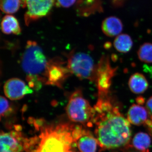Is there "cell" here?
<instances>
[{
    "mask_svg": "<svg viewBox=\"0 0 152 152\" xmlns=\"http://www.w3.org/2000/svg\"><path fill=\"white\" fill-rule=\"evenodd\" d=\"M94 106L95 134L102 150L115 149L128 145L132 137L130 123L120 111L110 92L98 95Z\"/></svg>",
    "mask_w": 152,
    "mask_h": 152,
    "instance_id": "obj_1",
    "label": "cell"
},
{
    "mask_svg": "<svg viewBox=\"0 0 152 152\" xmlns=\"http://www.w3.org/2000/svg\"><path fill=\"white\" fill-rule=\"evenodd\" d=\"M49 61L40 47L34 41L27 42L21 58V66L27 75L30 88L37 89L45 83V74Z\"/></svg>",
    "mask_w": 152,
    "mask_h": 152,
    "instance_id": "obj_2",
    "label": "cell"
},
{
    "mask_svg": "<svg viewBox=\"0 0 152 152\" xmlns=\"http://www.w3.org/2000/svg\"><path fill=\"white\" fill-rule=\"evenodd\" d=\"M74 128L68 124H61L45 129L40 141L34 152H68L74 142Z\"/></svg>",
    "mask_w": 152,
    "mask_h": 152,
    "instance_id": "obj_3",
    "label": "cell"
},
{
    "mask_svg": "<svg viewBox=\"0 0 152 152\" xmlns=\"http://www.w3.org/2000/svg\"><path fill=\"white\" fill-rule=\"evenodd\" d=\"M66 110L68 118L72 121L89 127L93 126L94 108L83 97L80 90H77L71 95Z\"/></svg>",
    "mask_w": 152,
    "mask_h": 152,
    "instance_id": "obj_4",
    "label": "cell"
},
{
    "mask_svg": "<svg viewBox=\"0 0 152 152\" xmlns=\"http://www.w3.org/2000/svg\"><path fill=\"white\" fill-rule=\"evenodd\" d=\"M67 66L71 74L81 80L95 81L97 66L89 55L81 52L71 53Z\"/></svg>",
    "mask_w": 152,
    "mask_h": 152,
    "instance_id": "obj_5",
    "label": "cell"
},
{
    "mask_svg": "<svg viewBox=\"0 0 152 152\" xmlns=\"http://www.w3.org/2000/svg\"><path fill=\"white\" fill-rule=\"evenodd\" d=\"M116 68L112 66L108 56H103L96 66L95 82L98 90V95L110 93L112 79L116 72Z\"/></svg>",
    "mask_w": 152,
    "mask_h": 152,
    "instance_id": "obj_6",
    "label": "cell"
},
{
    "mask_svg": "<svg viewBox=\"0 0 152 152\" xmlns=\"http://www.w3.org/2000/svg\"><path fill=\"white\" fill-rule=\"evenodd\" d=\"M64 62L58 58L49 61L45 74V84L61 88L63 83L71 74Z\"/></svg>",
    "mask_w": 152,
    "mask_h": 152,
    "instance_id": "obj_7",
    "label": "cell"
},
{
    "mask_svg": "<svg viewBox=\"0 0 152 152\" xmlns=\"http://www.w3.org/2000/svg\"><path fill=\"white\" fill-rule=\"evenodd\" d=\"M27 7L25 21L27 25L31 22L46 16L53 8L55 0H25Z\"/></svg>",
    "mask_w": 152,
    "mask_h": 152,
    "instance_id": "obj_8",
    "label": "cell"
},
{
    "mask_svg": "<svg viewBox=\"0 0 152 152\" xmlns=\"http://www.w3.org/2000/svg\"><path fill=\"white\" fill-rule=\"evenodd\" d=\"M27 142L25 141L20 133L18 132H1L0 152H23L28 146Z\"/></svg>",
    "mask_w": 152,
    "mask_h": 152,
    "instance_id": "obj_9",
    "label": "cell"
},
{
    "mask_svg": "<svg viewBox=\"0 0 152 152\" xmlns=\"http://www.w3.org/2000/svg\"><path fill=\"white\" fill-rule=\"evenodd\" d=\"M4 90L6 96L12 100L21 99L25 95L32 92L24 82L17 78L8 80L4 86Z\"/></svg>",
    "mask_w": 152,
    "mask_h": 152,
    "instance_id": "obj_10",
    "label": "cell"
},
{
    "mask_svg": "<svg viewBox=\"0 0 152 152\" xmlns=\"http://www.w3.org/2000/svg\"><path fill=\"white\" fill-rule=\"evenodd\" d=\"M149 118V116L147 109L139 104L132 105L128 110L127 116L129 122L136 126L145 125L150 119Z\"/></svg>",
    "mask_w": 152,
    "mask_h": 152,
    "instance_id": "obj_11",
    "label": "cell"
},
{
    "mask_svg": "<svg viewBox=\"0 0 152 152\" xmlns=\"http://www.w3.org/2000/svg\"><path fill=\"white\" fill-rule=\"evenodd\" d=\"M75 142L80 152H96L99 145L96 137L85 130H83L82 134Z\"/></svg>",
    "mask_w": 152,
    "mask_h": 152,
    "instance_id": "obj_12",
    "label": "cell"
},
{
    "mask_svg": "<svg viewBox=\"0 0 152 152\" xmlns=\"http://www.w3.org/2000/svg\"><path fill=\"white\" fill-rule=\"evenodd\" d=\"M102 29L104 34L107 37H117L122 31L123 23L121 20L117 17H108L103 21Z\"/></svg>",
    "mask_w": 152,
    "mask_h": 152,
    "instance_id": "obj_13",
    "label": "cell"
},
{
    "mask_svg": "<svg viewBox=\"0 0 152 152\" xmlns=\"http://www.w3.org/2000/svg\"><path fill=\"white\" fill-rule=\"evenodd\" d=\"M129 86L132 92L136 94H140L148 89L149 84L143 75L136 73L132 75L129 79Z\"/></svg>",
    "mask_w": 152,
    "mask_h": 152,
    "instance_id": "obj_14",
    "label": "cell"
},
{
    "mask_svg": "<svg viewBox=\"0 0 152 152\" xmlns=\"http://www.w3.org/2000/svg\"><path fill=\"white\" fill-rule=\"evenodd\" d=\"M151 140L149 135L140 132L137 133L132 141V147L140 152H149Z\"/></svg>",
    "mask_w": 152,
    "mask_h": 152,
    "instance_id": "obj_15",
    "label": "cell"
},
{
    "mask_svg": "<svg viewBox=\"0 0 152 152\" xmlns=\"http://www.w3.org/2000/svg\"><path fill=\"white\" fill-rule=\"evenodd\" d=\"M2 31L6 34L19 35L21 28L18 20L13 16L7 15L3 18L1 24Z\"/></svg>",
    "mask_w": 152,
    "mask_h": 152,
    "instance_id": "obj_16",
    "label": "cell"
},
{
    "mask_svg": "<svg viewBox=\"0 0 152 152\" xmlns=\"http://www.w3.org/2000/svg\"><path fill=\"white\" fill-rule=\"evenodd\" d=\"M113 44L115 49L118 52L127 53L131 50L133 42L130 36L127 34H121L116 37Z\"/></svg>",
    "mask_w": 152,
    "mask_h": 152,
    "instance_id": "obj_17",
    "label": "cell"
},
{
    "mask_svg": "<svg viewBox=\"0 0 152 152\" xmlns=\"http://www.w3.org/2000/svg\"><path fill=\"white\" fill-rule=\"evenodd\" d=\"M21 3V0H0V7L3 12L14 14L18 10Z\"/></svg>",
    "mask_w": 152,
    "mask_h": 152,
    "instance_id": "obj_18",
    "label": "cell"
},
{
    "mask_svg": "<svg viewBox=\"0 0 152 152\" xmlns=\"http://www.w3.org/2000/svg\"><path fill=\"white\" fill-rule=\"evenodd\" d=\"M140 61L146 63H152V44L145 43L142 45L137 52Z\"/></svg>",
    "mask_w": 152,
    "mask_h": 152,
    "instance_id": "obj_19",
    "label": "cell"
},
{
    "mask_svg": "<svg viewBox=\"0 0 152 152\" xmlns=\"http://www.w3.org/2000/svg\"><path fill=\"white\" fill-rule=\"evenodd\" d=\"M12 109L8 101L4 97L1 96V116L4 117L10 113Z\"/></svg>",
    "mask_w": 152,
    "mask_h": 152,
    "instance_id": "obj_20",
    "label": "cell"
},
{
    "mask_svg": "<svg viewBox=\"0 0 152 152\" xmlns=\"http://www.w3.org/2000/svg\"><path fill=\"white\" fill-rule=\"evenodd\" d=\"M78 1V0H57L58 5L64 8H69Z\"/></svg>",
    "mask_w": 152,
    "mask_h": 152,
    "instance_id": "obj_21",
    "label": "cell"
},
{
    "mask_svg": "<svg viewBox=\"0 0 152 152\" xmlns=\"http://www.w3.org/2000/svg\"><path fill=\"white\" fill-rule=\"evenodd\" d=\"M146 109L148 113L150 119L152 120V96L147 101Z\"/></svg>",
    "mask_w": 152,
    "mask_h": 152,
    "instance_id": "obj_22",
    "label": "cell"
},
{
    "mask_svg": "<svg viewBox=\"0 0 152 152\" xmlns=\"http://www.w3.org/2000/svg\"><path fill=\"white\" fill-rule=\"evenodd\" d=\"M145 126L148 129L150 135L152 137V120L149 119L145 124Z\"/></svg>",
    "mask_w": 152,
    "mask_h": 152,
    "instance_id": "obj_23",
    "label": "cell"
},
{
    "mask_svg": "<svg viewBox=\"0 0 152 152\" xmlns=\"http://www.w3.org/2000/svg\"><path fill=\"white\" fill-rule=\"evenodd\" d=\"M112 2L115 6H121L125 2L126 0H111Z\"/></svg>",
    "mask_w": 152,
    "mask_h": 152,
    "instance_id": "obj_24",
    "label": "cell"
},
{
    "mask_svg": "<svg viewBox=\"0 0 152 152\" xmlns=\"http://www.w3.org/2000/svg\"><path fill=\"white\" fill-rule=\"evenodd\" d=\"M137 102L138 104L140 105L143 104L145 102L144 99L142 97H139L137 99Z\"/></svg>",
    "mask_w": 152,
    "mask_h": 152,
    "instance_id": "obj_25",
    "label": "cell"
},
{
    "mask_svg": "<svg viewBox=\"0 0 152 152\" xmlns=\"http://www.w3.org/2000/svg\"><path fill=\"white\" fill-rule=\"evenodd\" d=\"M125 152H140L138 151H128Z\"/></svg>",
    "mask_w": 152,
    "mask_h": 152,
    "instance_id": "obj_26",
    "label": "cell"
},
{
    "mask_svg": "<svg viewBox=\"0 0 152 152\" xmlns=\"http://www.w3.org/2000/svg\"><path fill=\"white\" fill-rule=\"evenodd\" d=\"M68 152H74L72 151H68Z\"/></svg>",
    "mask_w": 152,
    "mask_h": 152,
    "instance_id": "obj_27",
    "label": "cell"
}]
</instances>
